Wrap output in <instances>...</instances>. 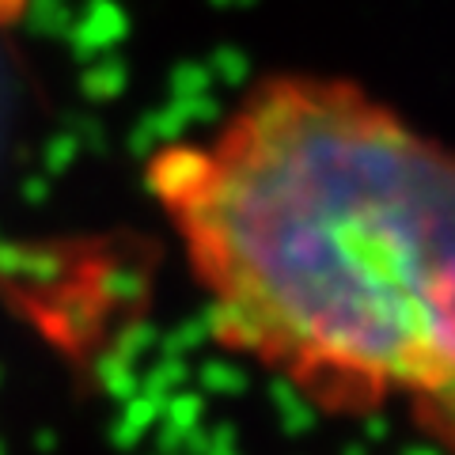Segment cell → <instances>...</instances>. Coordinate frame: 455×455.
<instances>
[{
	"mask_svg": "<svg viewBox=\"0 0 455 455\" xmlns=\"http://www.w3.org/2000/svg\"><path fill=\"white\" fill-rule=\"evenodd\" d=\"M145 187L243 346L353 387L444 395L455 361V167L364 84L277 68Z\"/></svg>",
	"mask_w": 455,
	"mask_h": 455,
	"instance_id": "6da1fadb",
	"label": "cell"
}]
</instances>
